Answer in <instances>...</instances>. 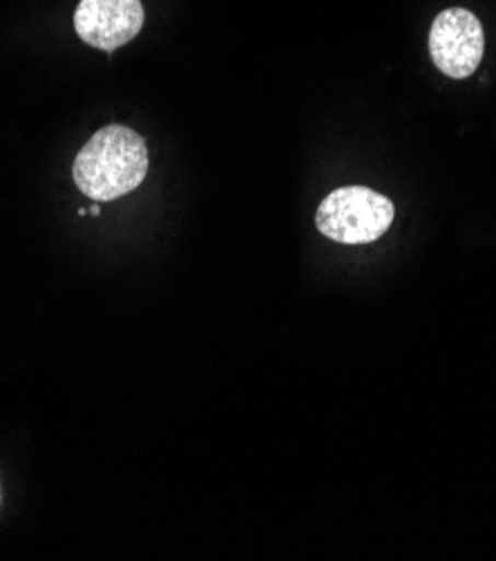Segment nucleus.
<instances>
[{
  "instance_id": "nucleus-4",
  "label": "nucleus",
  "mask_w": 496,
  "mask_h": 561,
  "mask_svg": "<svg viewBox=\"0 0 496 561\" xmlns=\"http://www.w3.org/2000/svg\"><path fill=\"white\" fill-rule=\"evenodd\" d=\"M141 27V0H81L74 12V30L79 38L107 54L130 43Z\"/></svg>"
},
{
  "instance_id": "nucleus-3",
  "label": "nucleus",
  "mask_w": 496,
  "mask_h": 561,
  "mask_svg": "<svg viewBox=\"0 0 496 561\" xmlns=\"http://www.w3.org/2000/svg\"><path fill=\"white\" fill-rule=\"evenodd\" d=\"M485 51L481 21L463 8L440 12L429 32V54L434 66L450 79L472 77Z\"/></svg>"
},
{
  "instance_id": "nucleus-2",
  "label": "nucleus",
  "mask_w": 496,
  "mask_h": 561,
  "mask_svg": "<svg viewBox=\"0 0 496 561\" xmlns=\"http://www.w3.org/2000/svg\"><path fill=\"white\" fill-rule=\"evenodd\" d=\"M394 204L367 186H345L326 195L315 213L318 231L341 244H369L390 231Z\"/></svg>"
},
{
  "instance_id": "nucleus-6",
  "label": "nucleus",
  "mask_w": 496,
  "mask_h": 561,
  "mask_svg": "<svg viewBox=\"0 0 496 561\" xmlns=\"http://www.w3.org/2000/svg\"><path fill=\"white\" fill-rule=\"evenodd\" d=\"M0 496H3V494H0Z\"/></svg>"
},
{
  "instance_id": "nucleus-5",
  "label": "nucleus",
  "mask_w": 496,
  "mask_h": 561,
  "mask_svg": "<svg viewBox=\"0 0 496 561\" xmlns=\"http://www.w3.org/2000/svg\"><path fill=\"white\" fill-rule=\"evenodd\" d=\"M99 210H101V206H99V202H94V204L90 206V215H99Z\"/></svg>"
},
{
  "instance_id": "nucleus-1",
  "label": "nucleus",
  "mask_w": 496,
  "mask_h": 561,
  "mask_svg": "<svg viewBox=\"0 0 496 561\" xmlns=\"http://www.w3.org/2000/svg\"><path fill=\"white\" fill-rule=\"evenodd\" d=\"M148 175V148L141 135L126 126L101 128L77 154L72 178L79 191L94 202H115Z\"/></svg>"
}]
</instances>
